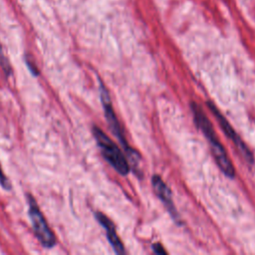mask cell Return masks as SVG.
<instances>
[{"label":"cell","instance_id":"cell-9","mask_svg":"<svg viewBox=\"0 0 255 255\" xmlns=\"http://www.w3.org/2000/svg\"><path fill=\"white\" fill-rule=\"evenodd\" d=\"M152 250L155 254H165V250L163 249V247L159 244V243H155L152 245Z\"/></svg>","mask_w":255,"mask_h":255},{"label":"cell","instance_id":"cell-2","mask_svg":"<svg viewBox=\"0 0 255 255\" xmlns=\"http://www.w3.org/2000/svg\"><path fill=\"white\" fill-rule=\"evenodd\" d=\"M93 134L105 159L122 175H127L129 163L120 147L98 127L93 128Z\"/></svg>","mask_w":255,"mask_h":255},{"label":"cell","instance_id":"cell-1","mask_svg":"<svg viewBox=\"0 0 255 255\" xmlns=\"http://www.w3.org/2000/svg\"><path fill=\"white\" fill-rule=\"evenodd\" d=\"M191 111L194 118V123L196 126L200 128V130L203 132L205 137L207 138L210 147L212 155L218 165V167L221 169V171L230 178H233L235 175V169L233 167L232 162L230 161L223 145L220 143V141L217 138V135L215 133V130L208 120L207 116L203 113L202 109L196 104H191Z\"/></svg>","mask_w":255,"mask_h":255},{"label":"cell","instance_id":"cell-10","mask_svg":"<svg viewBox=\"0 0 255 255\" xmlns=\"http://www.w3.org/2000/svg\"><path fill=\"white\" fill-rule=\"evenodd\" d=\"M26 64H27V66H28V68L30 69V71H31V73H33L34 75H38V71H37V69L35 68V66H34V64H32L31 62H29L27 59H26Z\"/></svg>","mask_w":255,"mask_h":255},{"label":"cell","instance_id":"cell-7","mask_svg":"<svg viewBox=\"0 0 255 255\" xmlns=\"http://www.w3.org/2000/svg\"><path fill=\"white\" fill-rule=\"evenodd\" d=\"M96 218L99 221V223L105 228V230L107 232L108 240L111 243V245L113 246L115 252L119 253V254L125 253L124 245H123L122 241L120 240V237L118 236V234L116 232V227H115L114 223L102 212H97L96 213Z\"/></svg>","mask_w":255,"mask_h":255},{"label":"cell","instance_id":"cell-5","mask_svg":"<svg viewBox=\"0 0 255 255\" xmlns=\"http://www.w3.org/2000/svg\"><path fill=\"white\" fill-rule=\"evenodd\" d=\"M207 106L209 108V110L212 112V114L214 115V117L216 118L218 124L220 125L222 130L224 131V133L226 134V136H228L233 143L237 146V148L239 149V151L241 152V154L243 155V157L245 158V160L252 164L253 163V156L251 151L249 150V148L246 146V144L243 142V140L240 138V136L236 133V131L233 129V128L231 127V125L227 122V120L223 117V115L218 111V109L215 107V105L211 102H207Z\"/></svg>","mask_w":255,"mask_h":255},{"label":"cell","instance_id":"cell-8","mask_svg":"<svg viewBox=\"0 0 255 255\" xmlns=\"http://www.w3.org/2000/svg\"><path fill=\"white\" fill-rule=\"evenodd\" d=\"M0 185H1L4 189H6V190H9V189L11 188L10 182H9L8 178L6 177V175L4 174L1 165H0Z\"/></svg>","mask_w":255,"mask_h":255},{"label":"cell","instance_id":"cell-11","mask_svg":"<svg viewBox=\"0 0 255 255\" xmlns=\"http://www.w3.org/2000/svg\"><path fill=\"white\" fill-rule=\"evenodd\" d=\"M6 62H7V59L5 58V56H4L3 52H2L1 45H0V64H1V65H3V64H5Z\"/></svg>","mask_w":255,"mask_h":255},{"label":"cell","instance_id":"cell-4","mask_svg":"<svg viewBox=\"0 0 255 255\" xmlns=\"http://www.w3.org/2000/svg\"><path fill=\"white\" fill-rule=\"evenodd\" d=\"M28 204L29 217L36 237L45 248H52L56 244V237L32 195H28Z\"/></svg>","mask_w":255,"mask_h":255},{"label":"cell","instance_id":"cell-6","mask_svg":"<svg viewBox=\"0 0 255 255\" xmlns=\"http://www.w3.org/2000/svg\"><path fill=\"white\" fill-rule=\"evenodd\" d=\"M151 185L153 187L154 192L156 195L160 198V200L164 203L168 211L171 213V215L176 216V209L172 201V194L168 186L165 184V182L162 180V178L159 175H153L151 178Z\"/></svg>","mask_w":255,"mask_h":255},{"label":"cell","instance_id":"cell-3","mask_svg":"<svg viewBox=\"0 0 255 255\" xmlns=\"http://www.w3.org/2000/svg\"><path fill=\"white\" fill-rule=\"evenodd\" d=\"M100 96H101V101H102L103 108H104V111H105V117H106L107 123L110 127V129L112 130L114 135H116L117 138L122 143L126 153L128 154V158L131 160L133 166L136 167L138 165L139 155L135 150H133L128 145V141H127V139H126V137L123 133V130H122L120 123L117 119V116L114 112L112 102H111V99H110V96H109V92L107 91V89H106L105 85L102 83V81H100Z\"/></svg>","mask_w":255,"mask_h":255}]
</instances>
